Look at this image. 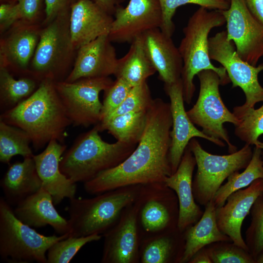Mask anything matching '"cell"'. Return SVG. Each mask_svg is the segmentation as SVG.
Wrapping results in <instances>:
<instances>
[{"label": "cell", "mask_w": 263, "mask_h": 263, "mask_svg": "<svg viewBox=\"0 0 263 263\" xmlns=\"http://www.w3.org/2000/svg\"><path fill=\"white\" fill-rule=\"evenodd\" d=\"M171 127L169 103L153 99L134 150L117 166L84 183L85 190L96 195L127 186L164 182L172 174L169 159Z\"/></svg>", "instance_id": "1"}, {"label": "cell", "mask_w": 263, "mask_h": 263, "mask_svg": "<svg viewBox=\"0 0 263 263\" xmlns=\"http://www.w3.org/2000/svg\"><path fill=\"white\" fill-rule=\"evenodd\" d=\"M0 120L25 131L35 150L43 148L52 139L63 144L66 129L72 125L55 82L50 79L42 80L29 97L2 112Z\"/></svg>", "instance_id": "2"}, {"label": "cell", "mask_w": 263, "mask_h": 263, "mask_svg": "<svg viewBox=\"0 0 263 263\" xmlns=\"http://www.w3.org/2000/svg\"><path fill=\"white\" fill-rule=\"evenodd\" d=\"M225 19L222 11L200 7L189 18L183 28L184 37L178 47L183 66L181 79L184 101L191 103L196 88L194 76L203 70H211L219 76L221 85L230 82L225 69L211 62L208 51V35L215 27L222 26Z\"/></svg>", "instance_id": "3"}, {"label": "cell", "mask_w": 263, "mask_h": 263, "mask_svg": "<svg viewBox=\"0 0 263 263\" xmlns=\"http://www.w3.org/2000/svg\"><path fill=\"white\" fill-rule=\"evenodd\" d=\"M99 132L97 124L80 134L61 157V171L75 183L89 181L101 172L117 166L137 145L118 141L107 142Z\"/></svg>", "instance_id": "4"}, {"label": "cell", "mask_w": 263, "mask_h": 263, "mask_svg": "<svg viewBox=\"0 0 263 263\" xmlns=\"http://www.w3.org/2000/svg\"><path fill=\"white\" fill-rule=\"evenodd\" d=\"M141 185L120 187L92 198L70 199L69 237L103 235L117 223L124 209L134 203Z\"/></svg>", "instance_id": "5"}, {"label": "cell", "mask_w": 263, "mask_h": 263, "mask_svg": "<svg viewBox=\"0 0 263 263\" xmlns=\"http://www.w3.org/2000/svg\"><path fill=\"white\" fill-rule=\"evenodd\" d=\"M70 12L42 26L29 68V75L39 81L44 79L64 81L73 68L77 50L70 32Z\"/></svg>", "instance_id": "6"}, {"label": "cell", "mask_w": 263, "mask_h": 263, "mask_svg": "<svg viewBox=\"0 0 263 263\" xmlns=\"http://www.w3.org/2000/svg\"><path fill=\"white\" fill-rule=\"evenodd\" d=\"M45 236L20 221L4 198L0 199V256L13 263H47V252L56 242L69 237Z\"/></svg>", "instance_id": "7"}, {"label": "cell", "mask_w": 263, "mask_h": 263, "mask_svg": "<svg viewBox=\"0 0 263 263\" xmlns=\"http://www.w3.org/2000/svg\"><path fill=\"white\" fill-rule=\"evenodd\" d=\"M188 146L195 157L197 166L192 180L194 198L197 204L204 206L213 200L226 179L246 168L253 154L251 145L246 144L241 149L227 155L208 152L195 138L191 139Z\"/></svg>", "instance_id": "8"}, {"label": "cell", "mask_w": 263, "mask_h": 263, "mask_svg": "<svg viewBox=\"0 0 263 263\" xmlns=\"http://www.w3.org/2000/svg\"><path fill=\"white\" fill-rule=\"evenodd\" d=\"M197 75L200 81L199 95L195 104L187 113L192 123L201 127L205 134L224 141L228 146L229 153L234 152L237 148L231 143L224 124L230 123L235 126L239 121L221 98L220 77L211 70L202 71Z\"/></svg>", "instance_id": "9"}, {"label": "cell", "mask_w": 263, "mask_h": 263, "mask_svg": "<svg viewBox=\"0 0 263 263\" xmlns=\"http://www.w3.org/2000/svg\"><path fill=\"white\" fill-rule=\"evenodd\" d=\"M134 203L141 241L177 228L178 200L164 182L141 184Z\"/></svg>", "instance_id": "10"}, {"label": "cell", "mask_w": 263, "mask_h": 263, "mask_svg": "<svg viewBox=\"0 0 263 263\" xmlns=\"http://www.w3.org/2000/svg\"><path fill=\"white\" fill-rule=\"evenodd\" d=\"M208 51L210 59L218 62L225 69L232 87H240L244 94V103L234 107L233 111H245L263 102V87L258 80L263 63L254 66L243 60L237 54L233 42L227 39L226 31L209 38Z\"/></svg>", "instance_id": "11"}, {"label": "cell", "mask_w": 263, "mask_h": 263, "mask_svg": "<svg viewBox=\"0 0 263 263\" xmlns=\"http://www.w3.org/2000/svg\"><path fill=\"white\" fill-rule=\"evenodd\" d=\"M109 76L83 78L74 82H55L66 113L74 126L87 127L101 121L99 94L113 83Z\"/></svg>", "instance_id": "12"}, {"label": "cell", "mask_w": 263, "mask_h": 263, "mask_svg": "<svg viewBox=\"0 0 263 263\" xmlns=\"http://www.w3.org/2000/svg\"><path fill=\"white\" fill-rule=\"evenodd\" d=\"M222 13L227 39L233 42L243 60L256 66L263 56V25L250 13L244 0H230L229 8Z\"/></svg>", "instance_id": "13"}, {"label": "cell", "mask_w": 263, "mask_h": 263, "mask_svg": "<svg viewBox=\"0 0 263 263\" xmlns=\"http://www.w3.org/2000/svg\"><path fill=\"white\" fill-rule=\"evenodd\" d=\"M109 38L112 42L132 43L147 31L160 28L162 13L158 0H130L113 15Z\"/></svg>", "instance_id": "14"}, {"label": "cell", "mask_w": 263, "mask_h": 263, "mask_svg": "<svg viewBox=\"0 0 263 263\" xmlns=\"http://www.w3.org/2000/svg\"><path fill=\"white\" fill-rule=\"evenodd\" d=\"M102 236L101 263H140L141 240L134 203L124 209L117 223Z\"/></svg>", "instance_id": "15"}, {"label": "cell", "mask_w": 263, "mask_h": 263, "mask_svg": "<svg viewBox=\"0 0 263 263\" xmlns=\"http://www.w3.org/2000/svg\"><path fill=\"white\" fill-rule=\"evenodd\" d=\"M164 90L170 100L172 116L169 159L173 174L177 170L184 151L192 138H202L220 147H224L225 144L207 136L198 130L190 120L184 106L181 78L173 83L164 84Z\"/></svg>", "instance_id": "16"}, {"label": "cell", "mask_w": 263, "mask_h": 263, "mask_svg": "<svg viewBox=\"0 0 263 263\" xmlns=\"http://www.w3.org/2000/svg\"><path fill=\"white\" fill-rule=\"evenodd\" d=\"M42 27L41 24L18 21L3 33L0 39V67L29 75Z\"/></svg>", "instance_id": "17"}, {"label": "cell", "mask_w": 263, "mask_h": 263, "mask_svg": "<svg viewBox=\"0 0 263 263\" xmlns=\"http://www.w3.org/2000/svg\"><path fill=\"white\" fill-rule=\"evenodd\" d=\"M263 193V179L259 178L248 187L230 194L225 204L216 209L220 230L233 243L247 250V246L241 233L242 224L256 200Z\"/></svg>", "instance_id": "18"}, {"label": "cell", "mask_w": 263, "mask_h": 263, "mask_svg": "<svg viewBox=\"0 0 263 263\" xmlns=\"http://www.w3.org/2000/svg\"><path fill=\"white\" fill-rule=\"evenodd\" d=\"M112 43L106 35L80 47L73 68L64 81L71 82L83 78L114 75L118 58Z\"/></svg>", "instance_id": "19"}, {"label": "cell", "mask_w": 263, "mask_h": 263, "mask_svg": "<svg viewBox=\"0 0 263 263\" xmlns=\"http://www.w3.org/2000/svg\"><path fill=\"white\" fill-rule=\"evenodd\" d=\"M66 149L65 145L52 139L42 152L33 156L42 187L51 194L55 205L65 198H75L76 192V183L60 169V162Z\"/></svg>", "instance_id": "20"}, {"label": "cell", "mask_w": 263, "mask_h": 263, "mask_svg": "<svg viewBox=\"0 0 263 263\" xmlns=\"http://www.w3.org/2000/svg\"><path fill=\"white\" fill-rule=\"evenodd\" d=\"M196 166L195 157L188 146L177 170L164 180L177 197L179 207L177 227L182 232L197 223L203 214L195 201L192 191V177Z\"/></svg>", "instance_id": "21"}, {"label": "cell", "mask_w": 263, "mask_h": 263, "mask_svg": "<svg viewBox=\"0 0 263 263\" xmlns=\"http://www.w3.org/2000/svg\"><path fill=\"white\" fill-rule=\"evenodd\" d=\"M113 17L91 0H75L71 8L70 29L76 50L100 36L109 35Z\"/></svg>", "instance_id": "22"}, {"label": "cell", "mask_w": 263, "mask_h": 263, "mask_svg": "<svg viewBox=\"0 0 263 263\" xmlns=\"http://www.w3.org/2000/svg\"><path fill=\"white\" fill-rule=\"evenodd\" d=\"M146 53L164 84L173 83L181 78L183 66L178 48L171 38L160 28L149 30L142 36Z\"/></svg>", "instance_id": "23"}, {"label": "cell", "mask_w": 263, "mask_h": 263, "mask_svg": "<svg viewBox=\"0 0 263 263\" xmlns=\"http://www.w3.org/2000/svg\"><path fill=\"white\" fill-rule=\"evenodd\" d=\"M54 206L51 194L42 187L16 205L13 211L20 221L33 228L49 225L60 235L69 234V221L58 213Z\"/></svg>", "instance_id": "24"}, {"label": "cell", "mask_w": 263, "mask_h": 263, "mask_svg": "<svg viewBox=\"0 0 263 263\" xmlns=\"http://www.w3.org/2000/svg\"><path fill=\"white\" fill-rule=\"evenodd\" d=\"M4 199L10 205H17L42 187L33 157L24 158L9 166L0 181Z\"/></svg>", "instance_id": "25"}, {"label": "cell", "mask_w": 263, "mask_h": 263, "mask_svg": "<svg viewBox=\"0 0 263 263\" xmlns=\"http://www.w3.org/2000/svg\"><path fill=\"white\" fill-rule=\"evenodd\" d=\"M216 207L212 200L205 206L201 218L184 231L185 246L180 263H188L199 250L218 242H232L219 229L216 217Z\"/></svg>", "instance_id": "26"}, {"label": "cell", "mask_w": 263, "mask_h": 263, "mask_svg": "<svg viewBox=\"0 0 263 263\" xmlns=\"http://www.w3.org/2000/svg\"><path fill=\"white\" fill-rule=\"evenodd\" d=\"M184 246V233L178 227L144 239L140 263H180Z\"/></svg>", "instance_id": "27"}, {"label": "cell", "mask_w": 263, "mask_h": 263, "mask_svg": "<svg viewBox=\"0 0 263 263\" xmlns=\"http://www.w3.org/2000/svg\"><path fill=\"white\" fill-rule=\"evenodd\" d=\"M156 72L146 53L141 36L131 43L127 53L118 59L114 75L133 87L147 81Z\"/></svg>", "instance_id": "28"}, {"label": "cell", "mask_w": 263, "mask_h": 263, "mask_svg": "<svg viewBox=\"0 0 263 263\" xmlns=\"http://www.w3.org/2000/svg\"><path fill=\"white\" fill-rule=\"evenodd\" d=\"M148 110L118 115L99 123L100 131H107L118 141L137 145L145 130Z\"/></svg>", "instance_id": "29"}, {"label": "cell", "mask_w": 263, "mask_h": 263, "mask_svg": "<svg viewBox=\"0 0 263 263\" xmlns=\"http://www.w3.org/2000/svg\"><path fill=\"white\" fill-rule=\"evenodd\" d=\"M40 82L30 75L16 79L8 69L0 67V105L3 112L29 97L37 89Z\"/></svg>", "instance_id": "30"}, {"label": "cell", "mask_w": 263, "mask_h": 263, "mask_svg": "<svg viewBox=\"0 0 263 263\" xmlns=\"http://www.w3.org/2000/svg\"><path fill=\"white\" fill-rule=\"evenodd\" d=\"M255 147L251 159L244 170L241 173L239 171L231 174L216 192L212 201L216 208L223 206L232 193L248 187L257 179H263V150Z\"/></svg>", "instance_id": "31"}, {"label": "cell", "mask_w": 263, "mask_h": 263, "mask_svg": "<svg viewBox=\"0 0 263 263\" xmlns=\"http://www.w3.org/2000/svg\"><path fill=\"white\" fill-rule=\"evenodd\" d=\"M29 134L23 130L0 120V161L9 164L12 158L33 157Z\"/></svg>", "instance_id": "32"}, {"label": "cell", "mask_w": 263, "mask_h": 263, "mask_svg": "<svg viewBox=\"0 0 263 263\" xmlns=\"http://www.w3.org/2000/svg\"><path fill=\"white\" fill-rule=\"evenodd\" d=\"M232 113L239 121L235 126V135L245 144L255 146L263 134V104L257 109Z\"/></svg>", "instance_id": "33"}, {"label": "cell", "mask_w": 263, "mask_h": 263, "mask_svg": "<svg viewBox=\"0 0 263 263\" xmlns=\"http://www.w3.org/2000/svg\"><path fill=\"white\" fill-rule=\"evenodd\" d=\"M162 13L161 31L171 38L175 31L172 18L177 8L187 4H195L209 10H226L230 2L226 0H158Z\"/></svg>", "instance_id": "34"}, {"label": "cell", "mask_w": 263, "mask_h": 263, "mask_svg": "<svg viewBox=\"0 0 263 263\" xmlns=\"http://www.w3.org/2000/svg\"><path fill=\"white\" fill-rule=\"evenodd\" d=\"M102 235L68 237L53 244L47 252V263H68L85 244L101 239Z\"/></svg>", "instance_id": "35"}, {"label": "cell", "mask_w": 263, "mask_h": 263, "mask_svg": "<svg viewBox=\"0 0 263 263\" xmlns=\"http://www.w3.org/2000/svg\"><path fill=\"white\" fill-rule=\"evenodd\" d=\"M250 212L251 220L245 232V242L256 262L263 253V193L256 200Z\"/></svg>", "instance_id": "36"}, {"label": "cell", "mask_w": 263, "mask_h": 263, "mask_svg": "<svg viewBox=\"0 0 263 263\" xmlns=\"http://www.w3.org/2000/svg\"><path fill=\"white\" fill-rule=\"evenodd\" d=\"M212 263H256L248 250L232 242H218L205 246Z\"/></svg>", "instance_id": "37"}, {"label": "cell", "mask_w": 263, "mask_h": 263, "mask_svg": "<svg viewBox=\"0 0 263 263\" xmlns=\"http://www.w3.org/2000/svg\"><path fill=\"white\" fill-rule=\"evenodd\" d=\"M153 99L147 81L133 87L122 103L111 114L99 123L105 122L117 115L134 112L148 110Z\"/></svg>", "instance_id": "38"}, {"label": "cell", "mask_w": 263, "mask_h": 263, "mask_svg": "<svg viewBox=\"0 0 263 263\" xmlns=\"http://www.w3.org/2000/svg\"><path fill=\"white\" fill-rule=\"evenodd\" d=\"M132 88L122 79L116 78L113 84L104 91L100 122L122 103Z\"/></svg>", "instance_id": "39"}, {"label": "cell", "mask_w": 263, "mask_h": 263, "mask_svg": "<svg viewBox=\"0 0 263 263\" xmlns=\"http://www.w3.org/2000/svg\"><path fill=\"white\" fill-rule=\"evenodd\" d=\"M19 20L33 24H41L40 17L42 0H16Z\"/></svg>", "instance_id": "40"}, {"label": "cell", "mask_w": 263, "mask_h": 263, "mask_svg": "<svg viewBox=\"0 0 263 263\" xmlns=\"http://www.w3.org/2000/svg\"><path fill=\"white\" fill-rule=\"evenodd\" d=\"M75 1V0H44L45 18L41 25L44 26L58 15L71 11V6Z\"/></svg>", "instance_id": "41"}, {"label": "cell", "mask_w": 263, "mask_h": 263, "mask_svg": "<svg viewBox=\"0 0 263 263\" xmlns=\"http://www.w3.org/2000/svg\"><path fill=\"white\" fill-rule=\"evenodd\" d=\"M19 20L16 3H2L0 5V33L2 34Z\"/></svg>", "instance_id": "42"}, {"label": "cell", "mask_w": 263, "mask_h": 263, "mask_svg": "<svg viewBox=\"0 0 263 263\" xmlns=\"http://www.w3.org/2000/svg\"><path fill=\"white\" fill-rule=\"evenodd\" d=\"M252 15L263 25V0H244Z\"/></svg>", "instance_id": "43"}, {"label": "cell", "mask_w": 263, "mask_h": 263, "mask_svg": "<svg viewBox=\"0 0 263 263\" xmlns=\"http://www.w3.org/2000/svg\"><path fill=\"white\" fill-rule=\"evenodd\" d=\"M109 14L113 16L116 9L125 0H91Z\"/></svg>", "instance_id": "44"}, {"label": "cell", "mask_w": 263, "mask_h": 263, "mask_svg": "<svg viewBox=\"0 0 263 263\" xmlns=\"http://www.w3.org/2000/svg\"><path fill=\"white\" fill-rule=\"evenodd\" d=\"M188 263H212L205 247L197 251Z\"/></svg>", "instance_id": "45"}, {"label": "cell", "mask_w": 263, "mask_h": 263, "mask_svg": "<svg viewBox=\"0 0 263 263\" xmlns=\"http://www.w3.org/2000/svg\"><path fill=\"white\" fill-rule=\"evenodd\" d=\"M256 263H263V253L257 259Z\"/></svg>", "instance_id": "46"}, {"label": "cell", "mask_w": 263, "mask_h": 263, "mask_svg": "<svg viewBox=\"0 0 263 263\" xmlns=\"http://www.w3.org/2000/svg\"><path fill=\"white\" fill-rule=\"evenodd\" d=\"M256 147H259L263 150V142L260 141L259 140L255 145Z\"/></svg>", "instance_id": "47"}, {"label": "cell", "mask_w": 263, "mask_h": 263, "mask_svg": "<svg viewBox=\"0 0 263 263\" xmlns=\"http://www.w3.org/2000/svg\"><path fill=\"white\" fill-rule=\"evenodd\" d=\"M262 160H263V151H262Z\"/></svg>", "instance_id": "48"}, {"label": "cell", "mask_w": 263, "mask_h": 263, "mask_svg": "<svg viewBox=\"0 0 263 263\" xmlns=\"http://www.w3.org/2000/svg\"><path fill=\"white\" fill-rule=\"evenodd\" d=\"M227 0L228 2H230V0Z\"/></svg>", "instance_id": "49"}]
</instances>
